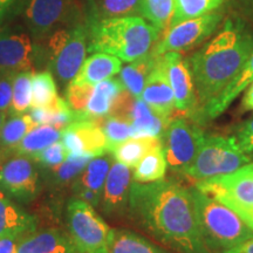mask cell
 I'll use <instances>...</instances> for the list:
<instances>
[{"instance_id": "1", "label": "cell", "mask_w": 253, "mask_h": 253, "mask_svg": "<svg viewBox=\"0 0 253 253\" xmlns=\"http://www.w3.org/2000/svg\"><path fill=\"white\" fill-rule=\"evenodd\" d=\"M128 211L142 229L177 253H212L199 229L190 189L179 183L132 182Z\"/></svg>"}, {"instance_id": "2", "label": "cell", "mask_w": 253, "mask_h": 253, "mask_svg": "<svg viewBox=\"0 0 253 253\" xmlns=\"http://www.w3.org/2000/svg\"><path fill=\"white\" fill-rule=\"evenodd\" d=\"M253 50V34L240 20L223 30L189 59L198 103L204 107L235 79Z\"/></svg>"}, {"instance_id": "3", "label": "cell", "mask_w": 253, "mask_h": 253, "mask_svg": "<svg viewBox=\"0 0 253 253\" xmlns=\"http://www.w3.org/2000/svg\"><path fill=\"white\" fill-rule=\"evenodd\" d=\"M88 52H102L131 62L149 54L160 31L141 15L88 19Z\"/></svg>"}, {"instance_id": "4", "label": "cell", "mask_w": 253, "mask_h": 253, "mask_svg": "<svg viewBox=\"0 0 253 253\" xmlns=\"http://www.w3.org/2000/svg\"><path fill=\"white\" fill-rule=\"evenodd\" d=\"M196 214L205 244L212 253H224L253 238V230L232 209L190 188Z\"/></svg>"}, {"instance_id": "5", "label": "cell", "mask_w": 253, "mask_h": 253, "mask_svg": "<svg viewBox=\"0 0 253 253\" xmlns=\"http://www.w3.org/2000/svg\"><path fill=\"white\" fill-rule=\"evenodd\" d=\"M196 188L232 209L253 230V163L198 181Z\"/></svg>"}, {"instance_id": "6", "label": "cell", "mask_w": 253, "mask_h": 253, "mask_svg": "<svg viewBox=\"0 0 253 253\" xmlns=\"http://www.w3.org/2000/svg\"><path fill=\"white\" fill-rule=\"evenodd\" d=\"M251 158L239 149L231 137L205 135L197 156L184 173L191 178L202 181L236 171L249 164Z\"/></svg>"}, {"instance_id": "7", "label": "cell", "mask_w": 253, "mask_h": 253, "mask_svg": "<svg viewBox=\"0 0 253 253\" xmlns=\"http://www.w3.org/2000/svg\"><path fill=\"white\" fill-rule=\"evenodd\" d=\"M50 69L60 84H65L77 77L88 52L87 25L74 24L60 28L48 37Z\"/></svg>"}, {"instance_id": "8", "label": "cell", "mask_w": 253, "mask_h": 253, "mask_svg": "<svg viewBox=\"0 0 253 253\" xmlns=\"http://www.w3.org/2000/svg\"><path fill=\"white\" fill-rule=\"evenodd\" d=\"M68 231L82 253H107L110 227L94 207L80 198H73L67 207Z\"/></svg>"}, {"instance_id": "9", "label": "cell", "mask_w": 253, "mask_h": 253, "mask_svg": "<svg viewBox=\"0 0 253 253\" xmlns=\"http://www.w3.org/2000/svg\"><path fill=\"white\" fill-rule=\"evenodd\" d=\"M23 5L24 20L37 40L49 37L79 17L75 0H24Z\"/></svg>"}, {"instance_id": "10", "label": "cell", "mask_w": 253, "mask_h": 253, "mask_svg": "<svg viewBox=\"0 0 253 253\" xmlns=\"http://www.w3.org/2000/svg\"><path fill=\"white\" fill-rule=\"evenodd\" d=\"M204 137L203 130L196 123L185 119L170 121L162 137L168 166L173 171L184 172L197 156Z\"/></svg>"}, {"instance_id": "11", "label": "cell", "mask_w": 253, "mask_h": 253, "mask_svg": "<svg viewBox=\"0 0 253 253\" xmlns=\"http://www.w3.org/2000/svg\"><path fill=\"white\" fill-rule=\"evenodd\" d=\"M221 18L220 13L212 12L168 27L162 39L155 43L151 53L161 56L168 52L194 48L212 36L221 23Z\"/></svg>"}, {"instance_id": "12", "label": "cell", "mask_w": 253, "mask_h": 253, "mask_svg": "<svg viewBox=\"0 0 253 253\" xmlns=\"http://www.w3.org/2000/svg\"><path fill=\"white\" fill-rule=\"evenodd\" d=\"M0 191L21 203L37 197L40 191L39 175L31 157L12 155L0 164Z\"/></svg>"}, {"instance_id": "13", "label": "cell", "mask_w": 253, "mask_h": 253, "mask_svg": "<svg viewBox=\"0 0 253 253\" xmlns=\"http://www.w3.org/2000/svg\"><path fill=\"white\" fill-rule=\"evenodd\" d=\"M175 97V108L182 113H192L196 108V91L189 62L179 52H168L160 56Z\"/></svg>"}, {"instance_id": "14", "label": "cell", "mask_w": 253, "mask_h": 253, "mask_svg": "<svg viewBox=\"0 0 253 253\" xmlns=\"http://www.w3.org/2000/svg\"><path fill=\"white\" fill-rule=\"evenodd\" d=\"M33 45L27 33L0 27V73L31 72Z\"/></svg>"}, {"instance_id": "15", "label": "cell", "mask_w": 253, "mask_h": 253, "mask_svg": "<svg viewBox=\"0 0 253 253\" xmlns=\"http://www.w3.org/2000/svg\"><path fill=\"white\" fill-rule=\"evenodd\" d=\"M132 185L130 168L125 164L112 163L104 183L101 208L108 216H122L128 210L129 197Z\"/></svg>"}, {"instance_id": "16", "label": "cell", "mask_w": 253, "mask_h": 253, "mask_svg": "<svg viewBox=\"0 0 253 253\" xmlns=\"http://www.w3.org/2000/svg\"><path fill=\"white\" fill-rule=\"evenodd\" d=\"M112 156L109 153L95 157L87 164L82 172L74 179L73 190L78 198L97 208L101 203L104 183L112 167Z\"/></svg>"}, {"instance_id": "17", "label": "cell", "mask_w": 253, "mask_h": 253, "mask_svg": "<svg viewBox=\"0 0 253 253\" xmlns=\"http://www.w3.org/2000/svg\"><path fill=\"white\" fill-rule=\"evenodd\" d=\"M15 253H82L69 233L56 229L32 231L19 240Z\"/></svg>"}, {"instance_id": "18", "label": "cell", "mask_w": 253, "mask_h": 253, "mask_svg": "<svg viewBox=\"0 0 253 253\" xmlns=\"http://www.w3.org/2000/svg\"><path fill=\"white\" fill-rule=\"evenodd\" d=\"M141 99L157 114L170 119L175 110V97L166 75V72L160 62V58L155 68L145 81Z\"/></svg>"}, {"instance_id": "19", "label": "cell", "mask_w": 253, "mask_h": 253, "mask_svg": "<svg viewBox=\"0 0 253 253\" xmlns=\"http://www.w3.org/2000/svg\"><path fill=\"white\" fill-rule=\"evenodd\" d=\"M126 120L131 126V137L162 138L170 119L157 114L141 97L134 99L126 114Z\"/></svg>"}, {"instance_id": "20", "label": "cell", "mask_w": 253, "mask_h": 253, "mask_svg": "<svg viewBox=\"0 0 253 253\" xmlns=\"http://www.w3.org/2000/svg\"><path fill=\"white\" fill-rule=\"evenodd\" d=\"M126 89L120 79H107L93 86L84 114L94 119L113 115Z\"/></svg>"}, {"instance_id": "21", "label": "cell", "mask_w": 253, "mask_h": 253, "mask_svg": "<svg viewBox=\"0 0 253 253\" xmlns=\"http://www.w3.org/2000/svg\"><path fill=\"white\" fill-rule=\"evenodd\" d=\"M122 69V61L107 53L96 52L84 60L77 77L71 82L95 86L101 81L113 78Z\"/></svg>"}, {"instance_id": "22", "label": "cell", "mask_w": 253, "mask_h": 253, "mask_svg": "<svg viewBox=\"0 0 253 253\" xmlns=\"http://www.w3.org/2000/svg\"><path fill=\"white\" fill-rule=\"evenodd\" d=\"M253 82V50L251 54L246 60L244 66L235 79L227 84V87L224 89L218 96L214 97L212 101H210L205 106L203 116L208 119H214L223 114L229 108L230 104L238 97V95L245 90L250 84Z\"/></svg>"}, {"instance_id": "23", "label": "cell", "mask_w": 253, "mask_h": 253, "mask_svg": "<svg viewBox=\"0 0 253 253\" xmlns=\"http://www.w3.org/2000/svg\"><path fill=\"white\" fill-rule=\"evenodd\" d=\"M36 230V217L0 195V237L25 236Z\"/></svg>"}, {"instance_id": "24", "label": "cell", "mask_w": 253, "mask_h": 253, "mask_svg": "<svg viewBox=\"0 0 253 253\" xmlns=\"http://www.w3.org/2000/svg\"><path fill=\"white\" fill-rule=\"evenodd\" d=\"M107 253H169L150 240L129 230L110 229Z\"/></svg>"}, {"instance_id": "25", "label": "cell", "mask_w": 253, "mask_h": 253, "mask_svg": "<svg viewBox=\"0 0 253 253\" xmlns=\"http://www.w3.org/2000/svg\"><path fill=\"white\" fill-rule=\"evenodd\" d=\"M160 56L154 55L153 53L142 56L135 61L128 62V65L122 67L120 72V80L126 90L130 93L135 99L141 97L143 91L145 81L155 68Z\"/></svg>"}, {"instance_id": "26", "label": "cell", "mask_w": 253, "mask_h": 253, "mask_svg": "<svg viewBox=\"0 0 253 253\" xmlns=\"http://www.w3.org/2000/svg\"><path fill=\"white\" fill-rule=\"evenodd\" d=\"M28 115L37 126H52L60 131L71 126L78 118V113L74 112L68 106L67 101L61 97H59L58 101L49 107L32 108Z\"/></svg>"}, {"instance_id": "27", "label": "cell", "mask_w": 253, "mask_h": 253, "mask_svg": "<svg viewBox=\"0 0 253 253\" xmlns=\"http://www.w3.org/2000/svg\"><path fill=\"white\" fill-rule=\"evenodd\" d=\"M162 143V138L157 137H130V140L128 138L116 145L110 154H113L118 162L125 164L128 168H134L149 151Z\"/></svg>"}, {"instance_id": "28", "label": "cell", "mask_w": 253, "mask_h": 253, "mask_svg": "<svg viewBox=\"0 0 253 253\" xmlns=\"http://www.w3.org/2000/svg\"><path fill=\"white\" fill-rule=\"evenodd\" d=\"M61 138V131L52 126H37L28 131L17 147L12 151V155H23L32 157L50 144L59 142Z\"/></svg>"}, {"instance_id": "29", "label": "cell", "mask_w": 253, "mask_h": 253, "mask_svg": "<svg viewBox=\"0 0 253 253\" xmlns=\"http://www.w3.org/2000/svg\"><path fill=\"white\" fill-rule=\"evenodd\" d=\"M167 157L163 143L154 148L135 167L132 178L137 183L157 182L164 178L167 172Z\"/></svg>"}, {"instance_id": "30", "label": "cell", "mask_w": 253, "mask_h": 253, "mask_svg": "<svg viewBox=\"0 0 253 253\" xmlns=\"http://www.w3.org/2000/svg\"><path fill=\"white\" fill-rule=\"evenodd\" d=\"M143 0H89L88 19H109L126 15H141Z\"/></svg>"}, {"instance_id": "31", "label": "cell", "mask_w": 253, "mask_h": 253, "mask_svg": "<svg viewBox=\"0 0 253 253\" xmlns=\"http://www.w3.org/2000/svg\"><path fill=\"white\" fill-rule=\"evenodd\" d=\"M37 126L28 114H12L0 131V149L11 154L28 131Z\"/></svg>"}, {"instance_id": "32", "label": "cell", "mask_w": 253, "mask_h": 253, "mask_svg": "<svg viewBox=\"0 0 253 253\" xmlns=\"http://www.w3.org/2000/svg\"><path fill=\"white\" fill-rule=\"evenodd\" d=\"M58 89L52 72L33 73L32 75V108L49 107L58 101Z\"/></svg>"}, {"instance_id": "33", "label": "cell", "mask_w": 253, "mask_h": 253, "mask_svg": "<svg viewBox=\"0 0 253 253\" xmlns=\"http://www.w3.org/2000/svg\"><path fill=\"white\" fill-rule=\"evenodd\" d=\"M93 158L91 155H68L65 162L54 168H47L48 181L54 185H66L82 172Z\"/></svg>"}, {"instance_id": "34", "label": "cell", "mask_w": 253, "mask_h": 253, "mask_svg": "<svg viewBox=\"0 0 253 253\" xmlns=\"http://www.w3.org/2000/svg\"><path fill=\"white\" fill-rule=\"evenodd\" d=\"M224 1L225 0H175V11L169 27L189 19L216 12Z\"/></svg>"}, {"instance_id": "35", "label": "cell", "mask_w": 253, "mask_h": 253, "mask_svg": "<svg viewBox=\"0 0 253 253\" xmlns=\"http://www.w3.org/2000/svg\"><path fill=\"white\" fill-rule=\"evenodd\" d=\"M173 11L175 0H143L142 1V17L162 32L169 27Z\"/></svg>"}, {"instance_id": "36", "label": "cell", "mask_w": 253, "mask_h": 253, "mask_svg": "<svg viewBox=\"0 0 253 253\" xmlns=\"http://www.w3.org/2000/svg\"><path fill=\"white\" fill-rule=\"evenodd\" d=\"M100 126L106 136L108 153H112L116 145L131 137V126L126 119L110 115L100 119Z\"/></svg>"}, {"instance_id": "37", "label": "cell", "mask_w": 253, "mask_h": 253, "mask_svg": "<svg viewBox=\"0 0 253 253\" xmlns=\"http://www.w3.org/2000/svg\"><path fill=\"white\" fill-rule=\"evenodd\" d=\"M32 72H19L13 80L11 108L13 114H23L32 104Z\"/></svg>"}, {"instance_id": "38", "label": "cell", "mask_w": 253, "mask_h": 253, "mask_svg": "<svg viewBox=\"0 0 253 253\" xmlns=\"http://www.w3.org/2000/svg\"><path fill=\"white\" fill-rule=\"evenodd\" d=\"M91 90H93V86L90 84H79L69 82L67 90H66V101H67L68 106L74 112L84 113Z\"/></svg>"}, {"instance_id": "39", "label": "cell", "mask_w": 253, "mask_h": 253, "mask_svg": "<svg viewBox=\"0 0 253 253\" xmlns=\"http://www.w3.org/2000/svg\"><path fill=\"white\" fill-rule=\"evenodd\" d=\"M68 156L67 150L63 147L62 142H55V143L50 144L49 147L45 148L31 158L37 162L38 164H41L42 167L46 168H54L62 162H65L66 158Z\"/></svg>"}, {"instance_id": "40", "label": "cell", "mask_w": 253, "mask_h": 253, "mask_svg": "<svg viewBox=\"0 0 253 253\" xmlns=\"http://www.w3.org/2000/svg\"><path fill=\"white\" fill-rule=\"evenodd\" d=\"M231 138L244 154L253 153V118L237 126Z\"/></svg>"}, {"instance_id": "41", "label": "cell", "mask_w": 253, "mask_h": 253, "mask_svg": "<svg viewBox=\"0 0 253 253\" xmlns=\"http://www.w3.org/2000/svg\"><path fill=\"white\" fill-rule=\"evenodd\" d=\"M15 74L17 73H0V110L6 114L12 103Z\"/></svg>"}, {"instance_id": "42", "label": "cell", "mask_w": 253, "mask_h": 253, "mask_svg": "<svg viewBox=\"0 0 253 253\" xmlns=\"http://www.w3.org/2000/svg\"><path fill=\"white\" fill-rule=\"evenodd\" d=\"M24 236L0 237V253H15L19 240Z\"/></svg>"}, {"instance_id": "43", "label": "cell", "mask_w": 253, "mask_h": 253, "mask_svg": "<svg viewBox=\"0 0 253 253\" xmlns=\"http://www.w3.org/2000/svg\"><path fill=\"white\" fill-rule=\"evenodd\" d=\"M24 0H0V23L9 12L18 8V6L23 5Z\"/></svg>"}, {"instance_id": "44", "label": "cell", "mask_w": 253, "mask_h": 253, "mask_svg": "<svg viewBox=\"0 0 253 253\" xmlns=\"http://www.w3.org/2000/svg\"><path fill=\"white\" fill-rule=\"evenodd\" d=\"M224 253H253V238L246 240L236 248L227 250Z\"/></svg>"}, {"instance_id": "45", "label": "cell", "mask_w": 253, "mask_h": 253, "mask_svg": "<svg viewBox=\"0 0 253 253\" xmlns=\"http://www.w3.org/2000/svg\"><path fill=\"white\" fill-rule=\"evenodd\" d=\"M246 93L243 99V108L245 110H253V82L246 88Z\"/></svg>"}, {"instance_id": "46", "label": "cell", "mask_w": 253, "mask_h": 253, "mask_svg": "<svg viewBox=\"0 0 253 253\" xmlns=\"http://www.w3.org/2000/svg\"><path fill=\"white\" fill-rule=\"evenodd\" d=\"M6 115H7V114L4 113V112H1V110H0V131H1L2 126H4V123H5V121H6Z\"/></svg>"}, {"instance_id": "47", "label": "cell", "mask_w": 253, "mask_h": 253, "mask_svg": "<svg viewBox=\"0 0 253 253\" xmlns=\"http://www.w3.org/2000/svg\"><path fill=\"white\" fill-rule=\"evenodd\" d=\"M248 1L251 2V4H253V0H248Z\"/></svg>"}]
</instances>
